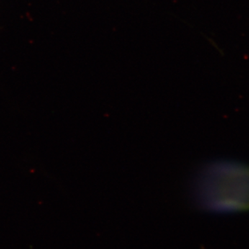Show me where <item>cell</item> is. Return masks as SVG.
I'll return each instance as SVG.
<instances>
[{
  "mask_svg": "<svg viewBox=\"0 0 249 249\" xmlns=\"http://www.w3.org/2000/svg\"><path fill=\"white\" fill-rule=\"evenodd\" d=\"M192 190L196 204L205 211H249V167L231 161L209 163L196 175Z\"/></svg>",
  "mask_w": 249,
  "mask_h": 249,
  "instance_id": "obj_1",
  "label": "cell"
},
{
  "mask_svg": "<svg viewBox=\"0 0 249 249\" xmlns=\"http://www.w3.org/2000/svg\"><path fill=\"white\" fill-rule=\"evenodd\" d=\"M202 249H205L204 248H202Z\"/></svg>",
  "mask_w": 249,
  "mask_h": 249,
  "instance_id": "obj_2",
  "label": "cell"
}]
</instances>
